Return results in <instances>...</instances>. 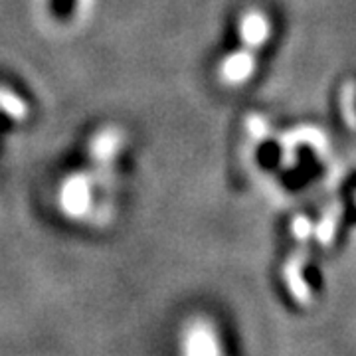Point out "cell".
<instances>
[{"label":"cell","instance_id":"cell-1","mask_svg":"<svg viewBox=\"0 0 356 356\" xmlns=\"http://www.w3.org/2000/svg\"><path fill=\"white\" fill-rule=\"evenodd\" d=\"M125 145V133L115 125L99 129L88 145V165L86 168L95 182L97 194H102L105 204H109V196L113 192L117 178V161Z\"/></svg>","mask_w":356,"mask_h":356},{"label":"cell","instance_id":"cell-2","mask_svg":"<svg viewBox=\"0 0 356 356\" xmlns=\"http://www.w3.org/2000/svg\"><path fill=\"white\" fill-rule=\"evenodd\" d=\"M97 204V188L86 166L70 172L58 188V206L70 220L88 216Z\"/></svg>","mask_w":356,"mask_h":356},{"label":"cell","instance_id":"cell-3","mask_svg":"<svg viewBox=\"0 0 356 356\" xmlns=\"http://www.w3.org/2000/svg\"><path fill=\"white\" fill-rule=\"evenodd\" d=\"M182 356H226L218 329L206 318L186 325L182 334Z\"/></svg>","mask_w":356,"mask_h":356},{"label":"cell","instance_id":"cell-4","mask_svg":"<svg viewBox=\"0 0 356 356\" xmlns=\"http://www.w3.org/2000/svg\"><path fill=\"white\" fill-rule=\"evenodd\" d=\"M0 113L13 121H24L28 117V103L16 91L0 86Z\"/></svg>","mask_w":356,"mask_h":356},{"label":"cell","instance_id":"cell-5","mask_svg":"<svg viewBox=\"0 0 356 356\" xmlns=\"http://www.w3.org/2000/svg\"><path fill=\"white\" fill-rule=\"evenodd\" d=\"M74 6H76V0H51V10L60 20L70 18L74 13Z\"/></svg>","mask_w":356,"mask_h":356}]
</instances>
